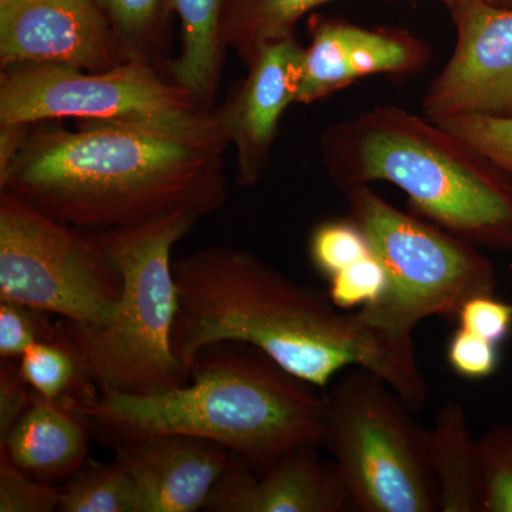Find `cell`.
<instances>
[{
	"mask_svg": "<svg viewBox=\"0 0 512 512\" xmlns=\"http://www.w3.org/2000/svg\"><path fill=\"white\" fill-rule=\"evenodd\" d=\"M70 407L114 447L161 434L212 441L256 476L302 444L322 447L325 390L239 342L202 349L190 382L170 392L97 393Z\"/></svg>",
	"mask_w": 512,
	"mask_h": 512,
	"instance_id": "cell-3",
	"label": "cell"
},
{
	"mask_svg": "<svg viewBox=\"0 0 512 512\" xmlns=\"http://www.w3.org/2000/svg\"><path fill=\"white\" fill-rule=\"evenodd\" d=\"M320 446L302 444L278 458L261 476L232 454L205 504L211 512H348L345 485L335 461Z\"/></svg>",
	"mask_w": 512,
	"mask_h": 512,
	"instance_id": "cell-13",
	"label": "cell"
},
{
	"mask_svg": "<svg viewBox=\"0 0 512 512\" xmlns=\"http://www.w3.org/2000/svg\"><path fill=\"white\" fill-rule=\"evenodd\" d=\"M60 495L62 512H137V490L126 468L86 460Z\"/></svg>",
	"mask_w": 512,
	"mask_h": 512,
	"instance_id": "cell-21",
	"label": "cell"
},
{
	"mask_svg": "<svg viewBox=\"0 0 512 512\" xmlns=\"http://www.w3.org/2000/svg\"><path fill=\"white\" fill-rule=\"evenodd\" d=\"M329 386L322 447L339 468L349 511H439L429 430L402 394L360 366Z\"/></svg>",
	"mask_w": 512,
	"mask_h": 512,
	"instance_id": "cell-6",
	"label": "cell"
},
{
	"mask_svg": "<svg viewBox=\"0 0 512 512\" xmlns=\"http://www.w3.org/2000/svg\"><path fill=\"white\" fill-rule=\"evenodd\" d=\"M329 282L330 301L343 311L375 303L387 289L386 271L373 252L333 275Z\"/></svg>",
	"mask_w": 512,
	"mask_h": 512,
	"instance_id": "cell-28",
	"label": "cell"
},
{
	"mask_svg": "<svg viewBox=\"0 0 512 512\" xmlns=\"http://www.w3.org/2000/svg\"><path fill=\"white\" fill-rule=\"evenodd\" d=\"M84 421L69 404L35 393L28 410L0 441V451L37 480H62L87 460L89 434Z\"/></svg>",
	"mask_w": 512,
	"mask_h": 512,
	"instance_id": "cell-16",
	"label": "cell"
},
{
	"mask_svg": "<svg viewBox=\"0 0 512 512\" xmlns=\"http://www.w3.org/2000/svg\"><path fill=\"white\" fill-rule=\"evenodd\" d=\"M227 0H170L183 30V49L168 63L171 80L210 110L220 84L227 47L222 22Z\"/></svg>",
	"mask_w": 512,
	"mask_h": 512,
	"instance_id": "cell-17",
	"label": "cell"
},
{
	"mask_svg": "<svg viewBox=\"0 0 512 512\" xmlns=\"http://www.w3.org/2000/svg\"><path fill=\"white\" fill-rule=\"evenodd\" d=\"M30 127L0 165V191L67 227L103 232L175 212L202 218L227 202L222 134L100 121Z\"/></svg>",
	"mask_w": 512,
	"mask_h": 512,
	"instance_id": "cell-2",
	"label": "cell"
},
{
	"mask_svg": "<svg viewBox=\"0 0 512 512\" xmlns=\"http://www.w3.org/2000/svg\"><path fill=\"white\" fill-rule=\"evenodd\" d=\"M59 323V322H57ZM19 373L33 392L56 402H82L97 394L84 379L79 360L62 332L53 340H40L18 359Z\"/></svg>",
	"mask_w": 512,
	"mask_h": 512,
	"instance_id": "cell-20",
	"label": "cell"
},
{
	"mask_svg": "<svg viewBox=\"0 0 512 512\" xmlns=\"http://www.w3.org/2000/svg\"><path fill=\"white\" fill-rule=\"evenodd\" d=\"M309 251L315 268L329 279L372 254L362 229L350 218L322 222L313 229Z\"/></svg>",
	"mask_w": 512,
	"mask_h": 512,
	"instance_id": "cell-24",
	"label": "cell"
},
{
	"mask_svg": "<svg viewBox=\"0 0 512 512\" xmlns=\"http://www.w3.org/2000/svg\"><path fill=\"white\" fill-rule=\"evenodd\" d=\"M448 8L456 47L424 96V116L431 121L512 116V8L485 0Z\"/></svg>",
	"mask_w": 512,
	"mask_h": 512,
	"instance_id": "cell-10",
	"label": "cell"
},
{
	"mask_svg": "<svg viewBox=\"0 0 512 512\" xmlns=\"http://www.w3.org/2000/svg\"><path fill=\"white\" fill-rule=\"evenodd\" d=\"M345 192L350 220L362 229L387 275L382 298L359 308L377 328L413 340L421 320L457 319L468 299L494 295V266L476 245L397 210L369 185Z\"/></svg>",
	"mask_w": 512,
	"mask_h": 512,
	"instance_id": "cell-7",
	"label": "cell"
},
{
	"mask_svg": "<svg viewBox=\"0 0 512 512\" xmlns=\"http://www.w3.org/2000/svg\"><path fill=\"white\" fill-rule=\"evenodd\" d=\"M23 303L0 299V360L19 359L40 340H53L59 323Z\"/></svg>",
	"mask_w": 512,
	"mask_h": 512,
	"instance_id": "cell-26",
	"label": "cell"
},
{
	"mask_svg": "<svg viewBox=\"0 0 512 512\" xmlns=\"http://www.w3.org/2000/svg\"><path fill=\"white\" fill-rule=\"evenodd\" d=\"M329 2L333 0H227L222 40L249 66L262 47L293 37L302 16Z\"/></svg>",
	"mask_w": 512,
	"mask_h": 512,
	"instance_id": "cell-19",
	"label": "cell"
},
{
	"mask_svg": "<svg viewBox=\"0 0 512 512\" xmlns=\"http://www.w3.org/2000/svg\"><path fill=\"white\" fill-rule=\"evenodd\" d=\"M200 218L175 212L136 227L96 232L119 269L121 293L103 323L59 320L84 379L99 393L147 396L190 382L171 343L178 306L171 252Z\"/></svg>",
	"mask_w": 512,
	"mask_h": 512,
	"instance_id": "cell-5",
	"label": "cell"
},
{
	"mask_svg": "<svg viewBox=\"0 0 512 512\" xmlns=\"http://www.w3.org/2000/svg\"><path fill=\"white\" fill-rule=\"evenodd\" d=\"M303 56L305 49L293 37L262 47L237 92L214 111L222 133L237 151L242 187H254L268 167L279 121L298 97Z\"/></svg>",
	"mask_w": 512,
	"mask_h": 512,
	"instance_id": "cell-12",
	"label": "cell"
},
{
	"mask_svg": "<svg viewBox=\"0 0 512 512\" xmlns=\"http://www.w3.org/2000/svg\"><path fill=\"white\" fill-rule=\"evenodd\" d=\"M429 456L439 487V511L478 512L476 440L460 404H444L436 414L429 430Z\"/></svg>",
	"mask_w": 512,
	"mask_h": 512,
	"instance_id": "cell-18",
	"label": "cell"
},
{
	"mask_svg": "<svg viewBox=\"0 0 512 512\" xmlns=\"http://www.w3.org/2000/svg\"><path fill=\"white\" fill-rule=\"evenodd\" d=\"M121 60L109 19L94 0L0 3V64H56L106 72Z\"/></svg>",
	"mask_w": 512,
	"mask_h": 512,
	"instance_id": "cell-11",
	"label": "cell"
},
{
	"mask_svg": "<svg viewBox=\"0 0 512 512\" xmlns=\"http://www.w3.org/2000/svg\"><path fill=\"white\" fill-rule=\"evenodd\" d=\"M0 363V441H3L28 410L35 392L20 376L18 359H3Z\"/></svg>",
	"mask_w": 512,
	"mask_h": 512,
	"instance_id": "cell-31",
	"label": "cell"
},
{
	"mask_svg": "<svg viewBox=\"0 0 512 512\" xmlns=\"http://www.w3.org/2000/svg\"><path fill=\"white\" fill-rule=\"evenodd\" d=\"M427 59V47L409 33L323 23L305 49L296 103L323 99L372 74L416 72Z\"/></svg>",
	"mask_w": 512,
	"mask_h": 512,
	"instance_id": "cell-15",
	"label": "cell"
},
{
	"mask_svg": "<svg viewBox=\"0 0 512 512\" xmlns=\"http://www.w3.org/2000/svg\"><path fill=\"white\" fill-rule=\"evenodd\" d=\"M109 19L123 62L153 63L163 43L170 0H94Z\"/></svg>",
	"mask_w": 512,
	"mask_h": 512,
	"instance_id": "cell-22",
	"label": "cell"
},
{
	"mask_svg": "<svg viewBox=\"0 0 512 512\" xmlns=\"http://www.w3.org/2000/svg\"><path fill=\"white\" fill-rule=\"evenodd\" d=\"M342 190L386 181L414 211L458 238L512 251V180L436 121L376 106L329 128L322 140Z\"/></svg>",
	"mask_w": 512,
	"mask_h": 512,
	"instance_id": "cell-4",
	"label": "cell"
},
{
	"mask_svg": "<svg viewBox=\"0 0 512 512\" xmlns=\"http://www.w3.org/2000/svg\"><path fill=\"white\" fill-rule=\"evenodd\" d=\"M478 512H512V426L497 424L476 440Z\"/></svg>",
	"mask_w": 512,
	"mask_h": 512,
	"instance_id": "cell-23",
	"label": "cell"
},
{
	"mask_svg": "<svg viewBox=\"0 0 512 512\" xmlns=\"http://www.w3.org/2000/svg\"><path fill=\"white\" fill-rule=\"evenodd\" d=\"M457 320L460 328L498 345L510 335L512 303L500 301L494 295L474 296L464 303Z\"/></svg>",
	"mask_w": 512,
	"mask_h": 512,
	"instance_id": "cell-30",
	"label": "cell"
},
{
	"mask_svg": "<svg viewBox=\"0 0 512 512\" xmlns=\"http://www.w3.org/2000/svg\"><path fill=\"white\" fill-rule=\"evenodd\" d=\"M121 293L97 234L67 227L0 191V299L77 323H103Z\"/></svg>",
	"mask_w": 512,
	"mask_h": 512,
	"instance_id": "cell-9",
	"label": "cell"
},
{
	"mask_svg": "<svg viewBox=\"0 0 512 512\" xmlns=\"http://www.w3.org/2000/svg\"><path fill=\"white\" fill-rule=\"evenodd\" d=\"M60 495L59 487L29 476L0 451V512L56 511Z\"/></svg>",
	"mask_w": 512,
	"mask_h": 512,
	"instance_id": "cell-27",
	"label": "cell"
},
{
	"mask_svg": "<svg viewBox=\"0 0 512 512\" xmlns=\"http://www.w3.org/2000/svg\"><path fill=\"white\" fill-rule=\"evenodd\" d=\"M76 119L130 124L190 136L222 134L215 113L165 80L153 63L123 62L106 72L56 64L2 70L0 127Z\"/></svg>",
	"mask_w": 512,
	"mask_h": 512,
	"instance_id": "cell-8",
	"label": "cell"
},
{
	"mask_svg": "<svg viewBox=\"0 0 512 512\" xmlns=\"http://www.w3.org/2000/svg\"><path fill=\"white\" fill-rule=\"evenodd\" d=\"M441 2L446 3V5H451V3L457 2H466V0H441ZM485 2L495 3L497 5L498 2H505V0H485ZM508 2H512V0H508Z\"/></svg>",
	"mask_w": 512,
	"mask_h": 512,
	"instance_id": "cell-32",
	"label": "cell"
},
{
	"mask_svg": "<svg viewBox=\"0 0 512 512\" xmlns=\"http://www.w3.org/2000/svg\"><path fill=\"white\" fill-rule=\"evenodd\" d=\"M447 360L451 369L464 379H487L494 375L500 362L498 345L458 328L448 342Z\"/></svg>",
	"mask_w": 512,
	"mask_h": 512,
	"instance_id": "cell-29",
	"label": "cell"
},
{
	"mask_svg": "<svg viewBox=\"0 0 512 512\" xmlns=\"http://www.w3.org/2000/svg\"><path fill=\"white\" fill-rule=\"evenodd\" d=\"M512 180V116H458L436 121Z\"/></svg>",
	"mask_w": 512,
	"mask_h": 512,
	"instance_id": "cell-25",
	"label": "cell"
},
{
	"mask_svg": "<svg viewBox=\"0 0 512 512\" xmlns=\"http://www.w3.org/2000/svg\"><path fill=\"white\" fill-rule=\"evenodd\" d=\"M178 306L171 343L190 377L195 357L220 342L247 343L293 375L326 389L360 366L383 377L419 410L426 403L413 340L349 313L328 292L298 284L247 251L202 249L173 264Z\"/></svg>",
	"mask_w": 512,
	"mask_h": 512,
	"instance_id": "cell-1",
	"label": "cell"
},
{
	"mask_svg": "<svg viewBox=\"0 0 512 512\" xmlns=\"http://www.w3.org/2000/svg\"><path fill=\"white\" fill-rule=\"evenodd\" d=\"M227 448L184 434H161L116 446V461L136 484L137 512H195L231 460Z\"/></svg>",
	"mask_w": 512,
	"mask_h": 512,
	"instance_id": "cell-14",
	"label": "cell"
},
{
	"mask_svg": "<svg viewBox=\"0 0 512 512\" xmlns=\"http://www.w3.org/2000/svg\"><path fill=\"white\" fill-rule=\"evenodd\" d=\"M6 2V0H0V3Z\"/></svg>",
	"mask_w": 512,
	"mask_h": 512,
	"instance_id": "cell-33",
	"label": "cell"
}]
</instances>
